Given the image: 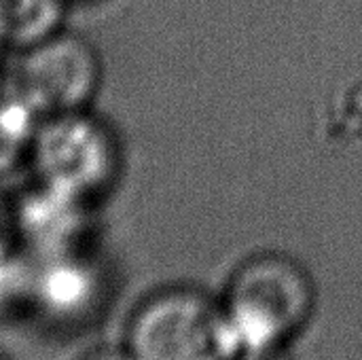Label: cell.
Wrapping results in <instances>:
<instances>
[{
    "mask_svg": "<svg viewBox=\"0 0 362 360\" xmlns=\"http://www.w3.org/2000/svg\"><path fill=\"white\" fill-rule=\"evenodd\" d=\"M15 238L38 259L74 252L91 229V204L36 182L13 202Z\"/></svg>",
    "mask_w": 362,
    "mask_h": 360,
    "instance_id": "5b68a950",
    "label": "cell"
},
{
    "mask_svg": "<svg viewBox=\"0 0 362 360\" xmlns=\"http://www.w3.org/2000/svg\"><path fill=\"white\" fill-rule=\"evenodd\" d=\"M40 115L11 87L0 91V178L30 161Z\"/></svg>",
    "mask_w": 362,
    "mask_h": 360,
    "instance_id": "ba28073f",
    "label": "cell"
},
{
    "mask_svg": "<svg viewBox=\"0 0 362 360\" xmlns=\"http://www.w3.org/2000/svg\"><path fill=\"white\" fill-rule=\"evenodd\" d=\"M72 0H0V32L8 47L25 49L64 30Z\"/></svg>",
    "mask_w": 362,
    "mask_h": 360,
    "instance_id": "52a82bcc",
    "label": "cell"
},
{
    "mask_svg": "<svg viewBox=\"0 0 362 360\" xmlns=\"http://www.w3.org/2000/svg\"><path fill=\"white\" fill-rule=\"evenodd\" d=\"M85 360H136L132 354H121V352H100Z\"/></svg>",
    "mask_w": 362,
    "mask_h": 360,
    "instance_id": "8fae6325",
    "label": "cell"
},
{
    "mask_svg": "<svg viewBox=\"0 0 362 360\" xmlns=\"http://www.w3.org/2000/svg\"><path fill=\"white\" fill-rule=\"evenodd\" d=\"M95 293V272L78 255V250L38 259L32 299L42 303L53 314H78L89 308Z\"/></svg>",
    "mask_w": 362,
    "mask_h": 360,
    "instance_id": "8992f818",
    "label": "cell"
},
{
    "mask_svg": "<svg viewBox=\"0 0 362 360\" xmlns=\"http://www.w3.org/2000/svg\"><path fill=\"white\" fill-rule=\"evenodd\" d=\"M308 289L295 267L261 261L242 272L225 314L235 356H263L303 316Z\"/></svg>",
    "mask_w": 362,
    "mask_h": 360,
    "instance_id": "3957f363",
    "label": "cell"
},
{
    "mask_svg": "<svg viewBox=\"0 0 362 360\" xmlns=\"http://www.w3.org/2000/svg\"><path fill=\"white\" fill-rule=\"evenodd\" d=\"M28 166L36 182L95 202L117 185L123 151L110 123L83 108L40 119Z\"/></svg>",
    "mask_w": 362,
    "mask_h": 360,
    "instance_id": "6da1fadb",
    "label": "cell"
},
{
    "mask_svg": "<svg viewBox=\"0 0 362 360\" xmlns=\"http://www.w3.org/2000/svg\"><path fill=\"white\" fill-rule=\"evenodd\" d=\"M34 274L36 265L30 263L15 244L0 246V310L34 297Z\"/></svg>",
    "mask_w": 362,
    "mask_h": 360,
    "instance_id": "9c48e42d",
    "label": "cell"
},
{
    "mask_svg": "<svg viewBox=\"0 0 362 360\" xmlns=\"http://www.w3.org/2000/svg\"><path fill=\"white\" fill-rule=\"evenodd\" d=\"M104 79L98 47L83 34L59 30L19 51L11 89L40 117L91 108Z\"/></svg>",
    "mask_w": 362,
    "mask_h": 360,
    "instance_id": "7a4b0ae2",
    "label": "cell"
},
{
    "mask_svg": "<svg viewBox=\"0 0 362 360\" xmlns=\"http://www.w3.org/2000/svg\"><path fill=\"white\" fill-rule=\"evenodd\" d=\"M15 238V227H13V204L11 202H0V246L13 244Z\"/></svg>",
    "mask_w": 362,
    "mask_h": 360,
    "instance_id": "30bf717a",
    "label": "cell"
},
{
    "mask_svg": "<svg viewBox=\"0 0 362 360\" xmlns=\"http://www.w3.org/2000/svg\"><path fill=\"white\" fill-rule=\"evenodd\" d=\"M129 348L136 360L235 359L225 314L189 293L148 301L132 323Z\"/></svg>",
    "mask_w": 362,
    "mask_h": 360,
    "instance_id": "277c9868",
    "label": "cell"
},
{
    "mask_svg": "<svg viewBox=\"0 0 362 360\" xmlns=\"http://www.w3.org/2000/svg\"><path fill=\"white\" fill-rule=\"evenodd\" d=\"M4 49H8V45H6V40H4V36H2V32H0V55H2Z\"/></svg>",
    "mask_w": 362,
    "mask_h": 360,
    "instance_id": "7c38bea8",
    "label": "cell"
}]
</instances>
